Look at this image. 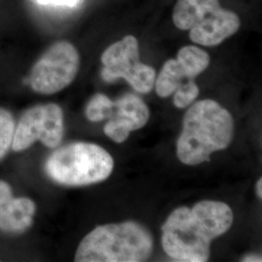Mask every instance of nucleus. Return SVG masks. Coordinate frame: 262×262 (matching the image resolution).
Wrapping results in <instances>:
<instances>
[{"mask_svg": "<svg viewBox=\"0 0 262 262\" xmlns=\"http://www.w3.org/2000/svg\"><path fill=\"white\" fill-rule=\"evenodd\" d=\"M36 1L43 5H57V6H68V7H74L80 2V0H36Z\"/></svg>", "mask_w": 262, "mask_h": 262, "instance_id": "nucleus-16", "label": "nucleus"}, {"mask_svg": "<svg viewBox=\"0 0 262 262\" xmlns=\"http://www.w3.org/2000/svg\"><path fill=\"white\" fill-rule=\"evenodd\" d=\"M233 134L234 122L230 113L214 100L198 101L184 117L177 156L187 165L210 161L213 152L230 145Z\"/></svg>", "mask_w": 262, "mask_h": 262, "instance_id": "nucleus-2", "label": "nucleus"}, {"mask_svg": "<svg viewBox=\"0 0 262 262\" xmlns=\"http://www.w3.org/2000/svg\"><path fill=\"white\" fill-rule=\"evenodd\" d=\"M15 122L11 113L0 108V159H3L12 145Z\"/></svg>", "mask_w": 262, "mask_h": 262, "instance_id": "nucleus-14", "label": "nucleus"}, {"mask_svg": "<svg viewBox=\"0 0 262 262\" xmlns=\"http://www.w3.org/2000/svg\"><path fill=\"white\" fill-rule=\"evenodd\" d=\"M63 131V113L58 105L34 106L20 117L15 127L12 149L27 150L38 140L48 148L55 149L62 140Z\"/></svg>", "mask_w": 262, "mask_h": 262, "instance_id": "nucleus-8", "label": "nucleus"}, {"mask_svg": "<svg viewBox=\"0 0 262 262\" xmlns=\"http://www.w3.org/2000/svg\"><path fill=\"white\" fill-rule=\"evenodd\" d=\"M114 168L111 155L98 145L77 142L55 150L45 163L48 176L57 184L81 187L103 182Z\"/></svg>", "mask_w": 262, "mask_h": 262, "instance_id": "nucleus-4", "label": "nucleus"}, {"mask_svg": "<svg viewBox=\"0 0 262 262\" xmlns=\"http://www.w3.org/2000/svg\"><path fill=\"white\" fill-rule=\"evenodd\" d=\"M256 194L259 198L262 197V180L261 178L258 179L256 183Z\"/></svg>", "mask_w": 262, "mask_h": 262, "instance_id": "nucleus-18", "label": "nucleus"}, {"mask_svg": "<svg viewBox=\"0 0 262 262\" xmlns=\"http://www.w3.org/2000/svg\"><path fill=\"white\" fill-rule=\"evenodd\" d=\"M189 78L184 68L180 66L177 59H169L160 70L158 79L156 80V91L160 97H168Z\"/></svg>", "mask_w": 262, "mask_h": 262, "instance_id": "nucleus-11", "label": "nucleus"}, {"mask_svg": "<svg viewBox=\"0 0 262 262\" xmlns=\"http://www.w3.org/2000/svg\"><path fill=\"white\" fill-rule=\"evenodd\" d=\"M114 102L105 94H97L90 100L85 108V116L91 122H101L110 118Z\"/></svg>", "mask_w": 262, "mask_h": 262, "instance_id": "nucleus-13", "label": "nucleus"}, {"mask_svg": "<svg viewBox=\"0 0 262 262\" xmlns=\"http://www.w3.org/2000/svg\"><path fill=\"white\" fill-rule=\"evenodd\" d=\"M109 122L104 126V133L117 143H122L131 131L140 129L150 119L148 106L139 96L128 94L114 102Z\"/></svg>", "mask_w": 262, "mask_h": 262, "instance_id": "nucleus-9", "label": "nucleus"}, {"mask_svg": "<svg viewBox=\"0 0 262 262\" xmlns=\"http://www.w3.org/2000/svg\"><path fill=\"white\" fill-rule=\"evenodd\" d=\"M199 94V89L193 80H189L175 91L173 102L179 109H184L192 103Z\"/></svg>", "mask_w": 262, "mask_h": 262, "instance_id": "nucleus-15", "label": "nucleus"}, {"mask_svg": "<svg viewBox=\"0 0 262 262\" xmlns=\"http://www.w3.org/2000/svg\"><path fill=\"white\" fill-rule=\"evenodd\" d=\"M243 261H261L260 255H249L242 259Z\"/></svg>", "mask_w": 262, "mask_h": 262, "instance_id": "nucleus-17", "label": "nucleus"}, {"mask_svg": "<svg viewBox=\"0 0 262 262\" xmlns=\"http://www.w3.org/2000/svg\"><path fill=\"white\" fill-rule=\"evenodd\" d=\"M79 67L80 56L76 48L66 41L56 42L32 67L29 84L38 94H56L74 81Z\"/></svg>", "mask_w": 262, "mask_h": 262, "instance_id": "nucleus-7", "label": "nucleus"}, {"mask_svg": "<svg viewBox=\"0 0 262 262\" xmlns=\"http://www.w3.org/2000/svg\"><path fill=\"white\" fill-rule=\"evenodd\" d=\"M177 61L191 79L206 70L210 63V56L196 46H186L179 51Z\"/></svg>", "mask_w": 262, "mask_h": 262, "instance_id": "nucleus-12", "label": "nucleus"}, {"mask_svg": "<svg viewBox=\"0 0 262 262\" xmlns=\"http://www.w3.org/2000/svg\"><path fill=\"white\" fill-rule=\"evenodd\" d=\"M232 223V210L224 202L204 200L191 209L180 207L162 226L163 250L177 261H207L212 241L227 232Z\"/></svg>", "mask_w": 262, "mask_h": 262, "instance_id": "nucleus-1", "label": "nucleus"}, {"mask_svg": "<svg viewBox=\"0 0 262 262\" xmlns=\"http://www.w3.org/2000/svg\"><path fill=\"white\" fill-rule=\"evenodd\" d=\"M137 39L128 35L114 43L101 56L103 68L101 76L106 82L124 79L141 94H148L156 82V70L140 62Z\"/></svg>", "mask_w": 262, "mask_h": 262, "instance_id": "nucleus-6", "label": "nucleus"}, {"mask_svg": "<svg viewBox=\"0 0 262 262\" xmlns=\"http://www.w3.org/2000/svg\"><path fill=\"white\" fill-rule=\"evenodd\" d=\"M150 232L134 222L97 226L76 252L77 262L146 261L152 252Z\"/></svg>", "mask_w": 262, "mask_h": 262, "instance_id": "nucleus-3", "label": "nucleus"}, {"mask_svg": "<svg viewBox=\"0 0 262 262\" xmlns=\"http://www.w3.org/2000/svg\"><path fill=\"white\" fill-rule=\"evenodd\" d=\"M35 203L27 197H14L9 185L0 180V230L20 234L32 225Z\"/></svg>", "mask_w": 262, "mask_h": 262, "instance_id": "nucleus-10", "label": "nucleus"}, {"mask_svg": "<svg viewBox=\"0 0 262 262\" xmlns=\"http://www.w3.org/2000/svg\"><path fill=\"white\" fill-rule=\"evenodd\" d=\"M172 19L176 28L189 30L192 42L207 47L223 43L241 26L239 17L224 9L219 0H178Z\"/></svg>", "mask_w": 262, "mask_h": 262, "instance_id": "nucleus-5", "label": "nucleus"}]
</instances>
